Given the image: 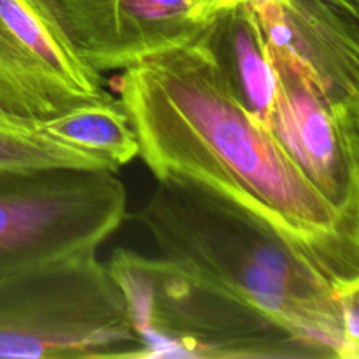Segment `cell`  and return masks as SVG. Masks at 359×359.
Masks as SVG:
<instances>
[{
	"label": "cell",
	"instance_id": "cell-1",
	"mask_svg": "<svg viewBox=\"0 0 359 359\" xmlns=\"http://www.w3.org/2000/svg\"><path fill=\"white\" fill-rule=\"evenodd\" d=\"M158 181L184 179L237 203L359 287V221L344 217L231 91L202 39L147 55L114 83Z\"/></svg>",
	"mask_w": 359,
	"mask_h": 359
},
{
	"label": "cell",
	"instance_id": "cell-2",
	"mask_svg": "<svg viewBox=\"0 0 359 359\" xmlns=\"http://www.w3.org/2000/svg\"><path fill=\"white\" fill-rule=\"evenodd\" d=\"M174 262L311 342L325 359H359V287L237 203L184 179H161L133 214Z\"/></svg>",
	"mask_w": 359,
	"mask_h": 359
},
{
	"label": "cell",
	"instance_id": "cell-3",
	"mask_svg": "<svg viewBox=\"0 0 359 359\" xmlns=\"http://www.w3.org/2000/svg\"><path fill=\"white\" fill-rule=\"evenodd\" d=\"M107 266L144 358L325 359L304 337L161 256L116 249Z\"/></svg>",
	"mask_w": 359,
	"mask_h": 359
},
{
	"label": "cell",
	"instance_id": "cell-4",
	"mask_svg": "<svg viewBox=\"0 0 359 359\" xmlns=\"http://www.w3.org/2000/svg\"><path fill=\"white\" fill-rule=\"evenodd\" d=\"M144 351L97 251L0 279V358H144Z\"/></svg>",
	"mask_w": 359,
	"mask_h": 359
},
{
	"label": "cell",
	"instance_id": "cell-5",
	"mask_svg": "<svg viewBox=\"0 0 359 359\" xmlns=\"http://www.w3.org/2000/svg\"><path fill=\"white\" fill-rule=\"evenodd\" d=\"M126 219V188L111 170L0 168V279L97 251Z\"/></svg>",
	"mask_w": 359,
	"mask_h": 359
},
{
	"label": "cell",
	"instance_id": "cell-6",
	"mask_svg": "<svg viewBox=\"0 0 359 359\" xmlns=\"http://www.w3.org/2000/svg\"><path fill=\"white\" fill-rule=\"evenodd\" d=\"M111 97L44 0H0V111L42 123Z\"/></svg>",
	"mask_w": 359,
	"mask_h": 359
},
{
	"label": "cell",
	"instance_id": "cell-7",
	"mask_svg": "<svg viewBox=\"0 0 359 359\" xmlns=\"http://www.w3.org/2000/svg\"><path fill=\"white\" fill-rule=\"evenodd\" d=\"M269 56L277 76L270 132L311 184L359 221V111L332 105L297 63Z\"/></svg>",
	"mask_w": 359,
	"mask_h": 359
},
{
	"label": "cell",
	"instance_id": "cell-8",
	"mask_svg": "<svg viewBox=\"0 0 359 359\" xmlns=\"http://www.w3.org/2000/svg\"><path fill=\"white\" fill-rule=\"evenodd\" d=\"M79 58L97 72L198 37L205 0H44Z\"/></svg>",
	"mask_w": 359,
	"mask_h": 359
},
{
	"label": "cell",
	"instance_id": "cell-9",
	"mask_svg": "<svg viewBox=\"0 0 359 359\" xmlns=\"http://www.w3.org/2000/svg\"><path fill=\"white\" fill-rule=\"evenodd\" d=\"M251 2L269 55L297 63L332 105L359 111V16L333 0Z\"/></svg>",
	"mask_w": 359,
	"mask_h": 359
},
{
	"label": "cell",
	"instance_id": "cell-10",
	"mask_svg": "<svg viewBox=\"0 0 359 359\" xmlns=\"http://www.w3.org/2000/svg\"><path fill=\"white\" fill-rule=\"evenodd\" d=\"M242 107L270 130L277 76L251 0L223 7L198 34Z\"/></svg>",
	"mask_w": 359,
	"mask_h": 359
},
{
	"label": "cell",
	"instance_id": "cell-11",
	"mask_svg": "<svg viewBox=\"0 0 359 359\" xmlns=\"http://www.w3.org/2000/svg\"><path fill=\"white\" fill-rule=\"evenodd\" d=\"M53 139L104 158L116 168L139 156V142L118 98L79 105L41 123Z\"/></svg>",
	"mask_w": 359,
	"mask_h": 359
},
{
	"label": "cell",
	"instance_id": "cell-12",
	"mask_svg": "<svg viewBox=\"0 0 359 359\" xmlns=\"http://www.w3.org/2000/svg\"><path fill=\"white\" fill-rule=\"evenodd\" d=\"M53 167L118 170L97 154L53 139L41 128V123L0 111V168L23 170Z\"/></svg>",
	"mask_w": 359,
	"mask_h": 359
},
{
	"label": "cell",
	"instance_id": "cell-13",
	"mask_svg": "<svg viewBox=\"0 0 359 359\" xmlns=\"http://www.w3.org/2000/svg\"><path fill=\"white\" fill-rule=\"evenodd\" d=\"M233 4H238V2H235V0H205V6H207V11H209V14L216 13V11L223 9V7L233 6Z\"/></svg>",
	"mask_w": 359,
	"mask_h": 359
},
{
	"label": "cell",
	"instance_id": "cell-14",
	"mask_svg": "<svg viewBox=\"0 0 359 359\" xmlns=\"http://www.w3.org/2000/svg\"><path fill=\"white\" fill-rule=\"evenodd\" d=\"M235 2H242V0H235Z\"/></svg>",
	"mask_w": 359,
	"mask_h": 359
}]
</instances>
